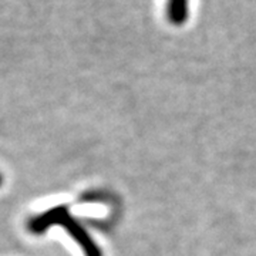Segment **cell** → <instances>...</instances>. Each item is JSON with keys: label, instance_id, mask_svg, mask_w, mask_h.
<instances>
[{"label": "cell", "instance_id": "obj_1", "mask_svg": "<svg viewBox=\"0 0 256 256\" xmlns=\"http://www.w3.org/2000/svg\"><path fill=\"white\" fill-rule=\"evenodd\" d=\"M53 225H60L62 228L72 236L74 242L82 248L84 256H102V252L94 239L88 235L78 220L73 218L68 208L66 205L53 206L36 215L28 220V228L34 235H42Z\"/></svg>", "mask_w": 256, "mask_h": 256}, {"label": "cell", "instance_id": "obj_2", "mask_svg": "<svg viewBox=\"0 0 256 256\" xmlns=\"http://www.w3.org/2000/svg\"><path fill=\"white\" fill-rule=\"evenodd\" d=\"M166 18L174 26H182L188 18V0H168Z\"/></svg>", "mask_w": 256, "mask_h": 256}]
</instances>
